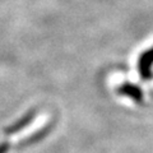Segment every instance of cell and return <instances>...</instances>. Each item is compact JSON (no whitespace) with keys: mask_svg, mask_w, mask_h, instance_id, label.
Returning <instances> with one entry per match:
<instances>
[{"mask_svg":"<svg viewBox=\"0 0 153 153\" xmlns=\"http://www.w3.org/2000/svg\"><path fill=\"white\" fill-rule=\"evenodd\" d=\"M152 65H153V49L146 51L139 57L138 66H139V73L142 78L149 79L152 76Z\"/></svg>","mask_w":153,"mask_h":153,"instance_id":"1","label":"cell"}]
</instances>
